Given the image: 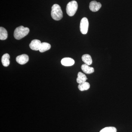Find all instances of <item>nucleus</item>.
<instances>
[{
	"label": "nucleus",
	"instance_id": "nucleus-1",
	"mask_svg": "<svg viewBox=\"0 0 132 132\" xmlns=\"http://www.w3.org/2000/svg\"><path fill=\"white\" fill-rule=\"evenodd\" d=\"M29 32L28 28L24 27L23 26H20L15 30L14 36L16 39L20 40L27 35Z\"/></svg>",
	"mask_w": 132,
	"mask_h": 132
},
{
	"label": "nucleus",
	"instance_id": "nucleus-2",
	"mask_svg": "<svg viewBox=\"0 0 132 132\" xmlns=\"http://www.w3.org/2000/svg\"><path fill=\"white\" fill-rule=\"evenodd\" d=\"M51 16L55 20L59 21L62 19L63 13L61 7L58 4H54L52 6Z\"/></svg>",
	"mask_w": 132,
	"mask_h": 132
},
{
	"label": "nucleus",
	"instance_id": "nucleus-3",
	"mask_svg": "<svg viewBox=\"0 0 132 132\" xmlns=\"http://www.w3.org/2000/svg\"><path fill=\"white\" fill-rule=\"evenodd\" d=\"M78 8V4L77 2L72 1L69 2L66 7V12L69 16H73Z\"/></svg>",
	"mask_w": 132,
	"mask_h": 132
},
{
	"label": "nucleus",
	"instance_id": "nucleus-4",
	"mask_svg": "<svg viewBox=\"0 0 132 132\" xmlns=\"http://www.w3.org/2000/svg\"><path fill=\"white\" fill-rule=\"evenodd\" d=\"M88 26L89 23L88 19L86 17H83L81 20L80 26L81 32L82 34H86L87 33Z\"/></svg>",
	"mask_w": 132,
	"mask_h": 132
},
{
	"label": "nucleus",
	"instance_id": "nucleus-5",
	"mask_svg": "<svg viewBox=\"0 0 132 132\" xmlns=\"http://www.w3.org/2000/svg\"><path fill=\"white\" fill-rule=\"evenodd\" d=\"M16 61L19 64L24 65L28 61V56L26 54L21 55L16 57Z\"/></svg>",
	"mask_w": 132,
	"mask_h": 132
},
{
	"label": "nucleus",
	"instance_id": "nucleus-6",
	"mask_svg": "<svg viewBox=\"0 0 132 132\" xmlns=\"http://www.w3.org/2000/svg\"><path fill=\"white\" fill-rule=\"evenodd\" d=\"M101 6L100 3L97 2L96 1H92L90 3L89 8L92 12H96L98 11Z\"/></svg>",
	"mask_w": 132,
	"mask_h": 132
},
{
	"label": "nucleus",
	"instance_id": "nucleus-7",
	"mask_svg": "<svg viewBox=\"0 0 132 132\" xmlns=\"http://www.w3.org/2000/svg\"><path fill=\"white\" fill-rule=\"evenodd\" d=\"M42 43L38 39L33 40L29 44V47L32 50L38 51L39 50Z\"/></svg>",
	"mask_w": 132,
	"mask_h": 132
},
{
	"label": "nucleus",
	"instance_id": "nucleus-8",
	"mask_svg": "<svg viewBox=\"0 0 132 132\" xmlns=\"http://www.w3.org/2000/svg\"><path fill=\"white\" fill-rule=\"evenodd\" d=\"M62 65L66 67L73 65L75 64V61L71 58L66 57L63 58L61 61Z\"/></svg>",
	"mask_w": 132,
	"mask_h": 132
},
{
	"label": "nucleus",
	"instance_id": "nucleus-9",
	"mask_svg": "<svg viewBox=\"0 0 132 132\" xmlns=\"http://www.w3.org/2000/svg\"><path fill=\"white\" fill-rule=\"evenodd\" d=\"M81 69L84 73L87 74L93 73L94 71L93 68L89 67L86 64H82L81 66Z\"/></svg>",
	"mask_w": 132,
	"mask_h": 132
},
{
	"label": "nucleus",
	"instance_id": "nucleus-10",
	"mask_svg": "<svg viewBox=\"0 0 132 132\" xmlns=\"http://www.w3.org/2000/svg\"><path fill=\"white\" fill-rule=\"evenodd\" d=\"M9 55L7 53L3 55L2 57V65L3 66L5 67H7L9 65L10 61Z\"/></svg>",
	"mask_w": 132,
	"mask_h": 132
},
{
	"label": "nucleus",
	"instance_id": "nucleus-11",
	"mask_svg": "<svg viewBox=\"0 0 132 132\" xmlns=\"http://www.w3.org/2000/svg\"><path fill=\"white\" fill-rule=\"evenodd\" d=\"M87 78L86 75L81 72H79L78 74V78H77V82L79 84H81L86 82Z\"/></svg>",
	"mask_w": 132,
	"mask_h": 132
},
{
	"label": "nucleus",
	"instance_id": "nucleus-12",
	"mask_svg": "<svg viewBox=\"0 0 132 132\" xmlns=\"http://www.w3.org/2000/svg\"><path fill=\"white\" fill-rule=\"evenodd\" d=\"M51 46L49 43L46 42L42 43L39 51L41 53H43L49 50L51 48Z\"/></svg>",
	"mask_w": 132,
	"mask_h": 132
},
{
	"label": "nucleus",
	"instance_id": "nucleus-13",
	"mask_svg": "<svg viewBox=\"0 0 132 132\" xmlns=\"http://www.w3.org/2000/svg\"><path fill=\"white\" fill-rule=\"evenodd\" d=\"M81 59H82V61L85 62V64H87L88 65H91L93 62L92 57L89 54L83 55Z\"/></svg>",
	"mask_w": 132,
	"mask_h": 132
},
{
	"label": "nucleus",
	"instance_id": "nucleus-14",
	"mask_svg": "<svg viewBox=\"0 0 132 132\" xmlns=\"http://www.w3.org/2000/svg\"><path fill=\"white\" fill-rule=\"evenodd\" d=\"M7 31L5 28L1 27H0V39L1 40H5L7 39Z\"/></svg>",
	"mask_w": 132,
	"mask_h": 132
},
{
	"label": "nucleus",
	"instance_id": "nucleus-15",
	"mask_svg": "<svg viewBox=\"0 0 132 132\" xmlns=\"http://www.w3.org/2000/svg\"><path fill=\"white\" fill-rule=\"evenodd\" d=\"M79 90L81 91L87 90L90 88V85L88 82H85L81 84H79L78 86Z\"/></svg>",
	"mask_w": 132,
	"mask_h": 132
},
{
	"label": "nucleus",
	"instance_id": "nucleus-16",
	"mask_svg": "<svg viewBox=\"0 0 132 132\" xmlns=\"http://www.w3.org/2000/svg\"><path fill=\"white\" fill-rule=\"evenodd\" d=\"M117 129L113 127H108L102 129L100 132H116Z\"/></svg>",
	"mask_w": 132,
	"mask_h": 132
}]
</instances>
